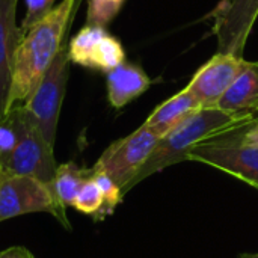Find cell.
Wrapping results in <instances>:
<instances>
[{"mask_svg": "<svg viewBox=\"0 0 258 258\" xmlns=\"http://www.w3.org/2000/svg\"><path fill=\"white\" fill-rule=\"evenodd\" d=\"M91 172H92V177H94V180H95V183L98 184V187H100V190H101V194H103V197H104V210H103V216H104V219L107 218V216H110L113 212H115V209L118 207V204L122 201V192H121V189L116 186V183L110 178V177H107L106 174H103V172H97V171H92V168H91Z\"/></svg>", "mask_w": 258, "mask_h": 258, "instance_id": "19", "label": "cell"}, {"mask_svg": "<svg viewBox=\"0 0 258 258\" xmlns=\"http://www.w3.org/2000/svg\"><path fill=\"white\" fill-rule=\"evenodd\" d=\"M70 57L63 45L53 63L44 74L42 80L21 107L30 121L38 127L44 139L54 148L60 109L65 97V89L70 77Z\"/></svg>", "mask_w": 258, "mask_h": 258, "instance_id": "4", "label": "cell"}, {"mask_svg": "<svg viewBox=\"0 0 258 258\" xmlns=\"http://www.w3.org/2000/svg\"><path fill=\"white\" fill-rule=\"evenodd\" d=\"M151 86L150 77L136 65L122 62L107 73V98L112 107L121 109Z\"/></svg>", "mask_w": 258, "mask_h": 258, "instance_id": "13", "label": "cell"}, {"mask_svg": "<svg viewBox=\"0 0 258 258\" xmlns=\"http://www.w3.org/2000/svg\"><path fill=\"white\" fill-rule=\"evenodd\" d=\"M124 2L125 0H88L86 24L104 27L118 15Z\"/></svg>", "mask_w": 258, "mask_h": 258, "instance_id": "18", "label": "cell"}, {"mask_svg": "<svg viewBox=\"0 0 258 258\" xmlns=\"http://www.w3.org/2000/svg\"><path fill=\"white\" fill-rule=\"evenodd\" d=\"M26 2V14L20 24L21 38L44 17H47L53 8L56 6V0H24Z\"/></svg>", "mask_w": 258, "mask_h": 258, "instance_id": "20", "label": "cell"}, {"mask_svg": "<svg viewBox=\"0 0 258 258\" xmlns=\"http://www.w3.org/2000/svg\"><path fill=\"white\" fill-rule=\"evenodd\" d=\"M243 62V57L216 53L197 71L186 88L197 98L201 107H216L219 100L242 71Z\"/></svg>", "mask_w": 258, "mask_h": 258, "instance_id": "9", "label": "cell"}, {"mask_svg": "<svg viewBox=\"0 0 258 258\" xmlns=\"http://www.w3.org/2000/svg\"><path fill=\"white\" fill-rule=\"evenodd\" d=\"M240 258H258V254H243Z\"/></svg>", "mask_w": 258, "mask_h": 258, "instance_id": "24", "label": "cell"}, {"mask_svg": "<svg viewBox=\"0 0 258 258\" xmlns=\"http://www.w3.org/2000/svg\"><path fill=\"white\" fill-rule=\"evenodd\" d=\"M125 60V53L121 42L112 35L106 33L95 45L88 68H95L104 73L115 70Z\"/></svg>", "mask_w": 258, "mask_h": 258, "instance_id": "16", "label": "cell"}, {"mask_svg": "<svg viewBox=\"0 0 258 258\" xmlns=\"http://www.w3.org/2000/svg\"><path fill=\"white\" fill-rule=\"evenodd\" d=\"M76 11V0H62L20 39L12 65L11 110L24 104L42 80L63 47V38Z\"/></svg>", "mask_w": 258, "mask_h": 258, "instance_id": "1", "label": "cell"}, {"mask_svg": "<svg viewBox=\"0 0 258 258\" xmlns=\"http://www.w3.org/2000/svg\"><path fill=\"white\" fill-rule=\"evenodd\" d=\"M106 29L101 26H91L86 24L82 27L70 41L67 51L71 63L80 65V67H89L91 54L97 45V42L106 35Z\"/></svg>", "mask_w": 258, "mask_h": 258, "instance_id": "15", "label": "cell"}, {"mask_svg": "<svg viewBox=\"0 0 258 258\" xmlns=\"http://www.w3.org/2000/svg\"><path fill=\"white\" fill-rule=\"evenodd\" d=\"M74 210H77L79 213L88 215L95 221H103V210H104V197L98 187V184L95 183L92 172L91 177L83 183L82 189L79 190L77 197L73 201L71 206Z\"/></svg>", "mask_w": 258, "mask_h": 258, "instance_id": "17", "label": "cell"}, {"mask_svg": "<svg viewBox=\"0 0 258 258\" xmlns=\"http://www.w3.org/2000/svg\"><path fill=\"white\" fill-rule=\"evenodd\" d=\"M200 109L203 107L200 106L197 98L187 91V88H184L178 94L159 104L144 124L162 139Z\"/></svg>", "mask_w": 258, "mask_h": 258, "instance_id": "12", "label": "cell"}, {"mask_svg": "<svg viewBox=\"0 0 258 258\" xmlns=\"http://www.w3.org/2000/svg\"><path fill=\"white\" fill-rule=\"evenodd\" d=\"M18 141V130L12 113H8L6 119L0 122V166L8 160Z\"/></svg>", "mask_w": 258, "mask_h": 258, "instance_id": "21", "label": "cell"}, {"mask_svg": "<svg viewBox=\"0 0 258 258\" xmlns=\"http://www.w3.org/2000/svg\"><path fill=\"white\" fill-rule=\"evenodd\" d=\"M0 258H35V255L23 246H11L0 251Z\"/></svg>", "mask_w": 258, "mask_h": 258, "instance_id": "23", "label": "cell"}, {"mask_svg": "<svg viewBox=\"0 0 258 258\" xmlns=\"http://www.w3.org/2000/svg\"><path fill=\"white\" fill-rule=\"evenodd\" d=\"M18 0H0V122L6 119L11 107V82L14 54L21 33L17 24Z\"/></svg>", "mask_w": 258, "mask_h": 258, "instance_id": "10", "label": "cell"}, {"mask_svg": "<svg viewBox=\"0 0 258 258\" xmlns=\"http://www.w3.org/2000/svg\"><path fill=\"white\" fill-rule=\"evenodd\" d=\"M255 116H234L218 107H203L163 136L148 157L147 163L133 181V187L142 180L184 162L189 151L212 138L234 132L249 124Z\"/></svg>", "mask_w": 258, "mask_h": 258, "instance_id": "2", "label": "cell"}, {"mask_svg": "<svg viewBox=\"0 0 258 258\" xmlns=\"http://www.w3.org/2000/svg\"><path fill=\"white\" fill-rule=\"evenodd\" d=\"M237 130L198 144L186 160L213 166L258 189V147L242 142Z\"/></svg>", "mask_w": 258, "mask_h": 258, "instance_id": "7", "label": "cell"}, {"mask_svg": "<svg viewBox=\"0 0 258 258\" xmlns=\"http://www.w3.org/2000/svg\"><path fill=\"white\" fill-rule=\"evenodd\" d=\"M79 3H80V0H76V9L79 8Z\"/></svg>", "mask_w": 258, "mask_h": 258, "instance_id": "25", "label": "cell"}, {"mask_svg": "<svg viewBox=\"0 0 258 258\" xmlns=\"http://www.w3.org/2000/svg\"><path fill=\"white\" fill-rule=\"evenodd\" d=\"M91 177V169L80 168L74 162L60 163L56 168L53 180L48 183V187L62 207H71L74 198L82 189L83 183Z\"/></svg>", "mask_w": 258, "mask_h": 258, "instance_id": "14", "label": "cell"}, {"mask_svg": "<svg viewBox=\"0 0 258 258\" xmlns=\"http://www.w3.org/2000/svg\"><path fill=\"white\" fill-rule=\"evenodd\" d=\"M30 213H50L67 230L71 228L65 207L56 201L48 184L27 175L0 174V224Z\"/></svg>", "mask_w": 258, "mask_h": 258, "instance_id": "6", "label": "cell"}, {"mask_svg": "<svg viewBox=\"0 0 258 258\" xmlns=\"http://www.w3.org/2000/svg\"><path fill=\"white\" fill-rule=\"evenodd\" d=\"M160 138L145 124L125 138L112 142L98 157L92 171L110 177L122 195L133 189V181L154 151Z\"/></svg>", "mask_w": 258, "mask_h": 258, "instance_id": "5", "label": "cell"}, {"mask_svg": "<svg viewBox=\"0 0 258 258\" xmlns=\"http://www.w3.org/2000/svg\"><path fill=\"white\" fill-rule=\"evenodd\" d=\"M216 107L234 116H257L258 62H243L242 71L219 100Z\"/></svg>", "mask_w": 258, "mask_h": 258, "instance_id": "11", "label": "cell"}, {"mask_svg": "<svg viewBox=\"0 0 258 258\" xmlns=\"http://www.w3.org/2000/svg\"><path fill=\"white\" fill-rule=\"evenodd\" d=\"M9 113H12L15 119L18 141L8 160L0 166V174L27 175L48 184L57 168L53 154L54 148L47 144L21 106L12 107Z\"/></svg>", "mask_w": 258, "mask_h": 258, "instance_id": "3", "label": "cell"}, {"mask_svg": "<svg viewBox=\"0 0 258 258\" xmlns=\"http://www.w3.org/2000/svg\"><path fill=\"white\" fill-rule=\"evenodd\" d=\"M210 15L218 53L243 57V48L258 17V0H222Z\"/></svg>", "mask_w": 258, "mask_h": 258, "instance_id": "8", "label": "cell"}, {"mask_svg": "<svg viewBox=\"0 0 258 258\" xmlns=\"http://www.w3.org/2000/svg\"><path fill=\"white\" fill-rule=\"evenodd\" d=\"M237 136L242 142L258 147V116H255L249 124L237 130Z\"/></svg>", "mask_w": 258, "mask_h": 258, "instance_id": "22", "label": "cell"}]
</instances>
